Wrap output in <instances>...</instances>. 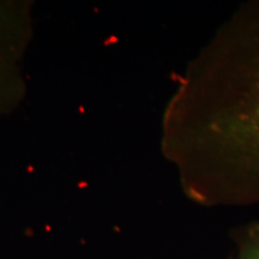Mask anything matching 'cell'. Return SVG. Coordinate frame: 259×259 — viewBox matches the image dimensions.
Segmentation results:
<instances>
[{
  "label": "cell",
  "mask_w": 259,
  "mask_h": 259,
  "mask_svg": "<svg viewBox=\"0 0 259 259\" xmlns=\"http://www.w3.org/2000/svg\"><path fill=\"white\" fill-rule=\"evenodd\" d=\"M225 259H233V257H232V254H231V255H228V257H227V258H225Z\"/></svg>",
  "instance_id": "3957f363"
},
{
  "label": "cell",
  "mask_w": 259,
  "mask_h": 259,
  "mask_svg": "<svg viewBox=\"0 0 259 259\" xmlns=\"http://www.w3.org/2000/svg\"><path fill=\"white\" fill-rule=\"evenodd\" d=\"M233 259H259V221H250L231 231Z\"/></svg>",
  "instance_id": "7a4b0ae2"
},
{
  "label": "cell",
  "mask_w": 259,
  "mask_h": 259,
  "mask_svg": "<svg viewBox=\"0 0 259 259\" xmlns=\"http://www.w3.org/2000/svg\"><path fill=\"white\" fill-rule=\"evenodd\" d=\"M31 5L0 2V115L14 111L27 85L22 61L31 38Z\"/></svg>",
  "instance_id": "6da1fadb"
}]
</instances>
